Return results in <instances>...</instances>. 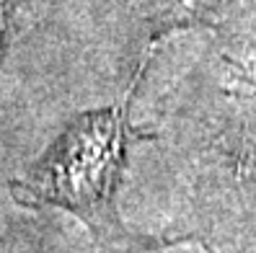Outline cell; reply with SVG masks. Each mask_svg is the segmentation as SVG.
Listing matches in <instances>:
<instances>
[{"label": "cell", "mask_w": 256, "mask_h": 253, "mask_svg": "<svg viewBox=\"0 0 256 253\" xmlns=\"http://www.w3.org/2000/svg\"><path fill=\"white\" fill-rule=\"evenodd\" d=\"M225 0H156V34L176 26H189L207 18Z\"/></svg>", "instance_id": "2"}, {"label": "cell", "mask_w": 256, "mask_h": 253, "mask_svg": "<svg viewBox=\"0 0 256 253\" xmlns=\"http://www.w3.org/2000/svg\"><path fill=\"white\" fill-rule=\"evenodd\" d=\"M18 10H21V0H0V62H3L10 31H13V26H16Z\"/></svg>", "instance_id": "3"}, {"label": "cell", "mask_w": 256, "mask_h": 253, "mask_svg": "<svg viewBox=\"0 0 256 253\" xmlns=\"http://www.w3.org/2000/svg\"><path fill=\"white\" fill-rule=\"evenodd\" d=\"M127 109H101L75 116L52 147L10 191L26 207H62L91 230L116 225L114 191L124 176Z\"/></svg>", "instance_id": "1"}]
</instances>
